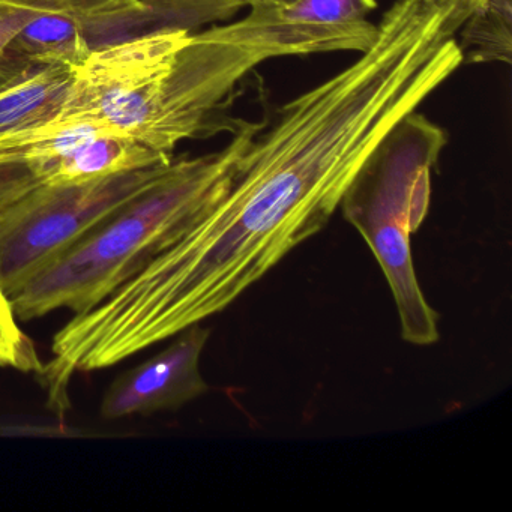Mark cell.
<instances>
[{
	"mask_svg": "<svg viewBox=\"0 0 512 512\" xmlns=\"http://www.w3.org/2000/svg\"><path fill=\"white\" fill-rule=\"evenodd\" d=\"M263 125L238 119L220 151L173 158L154 185L10 296L17 319L31 322L61 308L83 313L100 304L223 199Z\"/></svg>",
	"mask_w": 512,
	"mask_h": 512,
	"instance_id": "obj_1",
	"label": "cell"
},
{
	"mask_svg": "<svg viewBox=\"0 0 512 512\" xmlns=\"http://www.w3.org/2000/svg\"><path fill=\"white\" fill-rule=\"evenodd\" d=\"M448 143L440 125L412 112L380 140L341 199L344 218L361 233L388 280L401 337L416 346L439 340V314L416 278L410 236L427 217L431 173Z\"/></svg>",
	"mask_w": 512,
	"mask_h": 512,
	"instance_id": "obj_2",
	"label": "cell"
},
{
	"mask_svg": "<svg viewBox=\"0 0 512 512\" xmlns=\"http://www.w3.org/2000/svg\"><path fill=\"white\" fill-rule=\"evenodd\" d=\"M170 163L92 181L38 184L0 208V287L14 295L98 224L154 185Z\"/></svg>",
	"mask_w": 512,
	"mask_h": 512,
	"instance_id": "obj_3",
	"label": "cell"
},
{
	"mask_svg": "<svg viewBox=\"0 0 512 512\" xmlns=\"http://www.w3.org/2000/svg\"><path fill=\"white\" fill-rule=\"evenodd\" d=\"M250 13L206 31L226 43L259 50L266 59L317 53L367 52L379 34L368 20L376 0H253Z\"/></svg>",
	"mask_w": 512,
	"mask_h": 512,
	"instance_id": "obj_4",
	"label": "cell"
},
{
	"mask_svg": "<svg viewBox=\"0 0 512 512\" xmlns=\"http://www.w3.org/2000/svg\"><path fill=\"white\" fill-rule=\"evenodd\" d=\"M146 10L148 0H44L0 53V79L32 62L77 65L91 50L139 37Z\"/></svg>",
	"mask_w": 512,
	"mask_h": 512,
	"instance_id": "obj_5",
	"label": "cell"
},
{
	"mask_svg": "<svg viewBox=\"0 0 512 512\" xmlns=\"http://www.w3.org/2000/svg\"><path fill=\"white\" fill-rule=\"evenodd\" d=\"M20 155L40 184L92 181L173 160L92 122L56 124Z\"/></svg>",
	"mask_w": 512,
	"mask_h": 512,
	"instance_id": "obj_6",
	"label": "cell"
},
{
	"mask_svg": "<svg viewBox=\"0 0 512 512\" xmlns=\"http://www.w3.org/2000/svg\"><path fill=\"white\" fill-rule=\"evenodd\" d=\"M175 337L157 355L116 376L101 400V418L116 421L178 410L208 392L200 356L211 329L196 323Z\"/></svg>",
	"mask_w": 512,
	"mask_h": 512,
	"instance_id": "obj_7",
	"label": "cell"
},
{
	"mask_svg": "<svg viewBox=\"0 0 512 512\" xmlns=\"http://www.w3.org/2000/svg\"><path fill=\"white\" fill-rule=\"evenodd\" d=\"M74 65L32 62L0 79V152L37 142L64 115Z\"/></svg>",
	"mask_w": 512,
	"mask_h": 512,
	"instance_id": "obj_8",
	"label": "cell"
},
{
	"mask_svg": "<svg viewBox=\"0 0 512 512\" xmlns=\"http://www.w3.org/2000/svg\"><path fill=\"white\" fill-rule=\"evenodd\" d=\"M0 367L40 374L44 362L34 341L20 328L13 302L0 287Z\"/></svg>",
	"mask_w": 512,
	"mask_h": 512,
	"instance_id": "obj_9",
	"label": "cell"
},
{
	"mask_svg": "<svg viewBox=\"0 0 512 512\" xmlns=\"http://www.w3.org/2000/svg\"><path fill=\"white\" fill-rule=\"evenodd\" d=\"M38 184L40 182L22 160L20 151L0 152V208Z\"/></svg>",
	"mask_w": 512,
	"mask_h": 512,
	"instance_id": "obj_10",
	"label": "cell"
},
{
	"mask_svg": "<svg viewBox=\"0 0 512 512\" xmlns=\"http://www.w3.org/2000/svg\"><path fill=\"white\" fill-rule=\"evenodd\" d=\"M44 0H0V53L40 13Z\"/></svg>",
	"mask_w": 512,
	"mask_h": 512,
	"instance_id": "obj_11",
	"label": "cell"
},
{
	"mask_svg": "<svg viewBox=\"0 0 512 512\" xmlns=\"http://www.w3.org/2000/svg\"><path fill=\"white\" fill-rule=\"evenodd\" d=\"M253 0H248V5L251 4ZM268 2H290V0H268Z\"/></svg>",
	"mask_w": 512,
	"mask_h": 512,
	"instance_id": "obj_12",
	"label": "cell"
}]
</instances>
